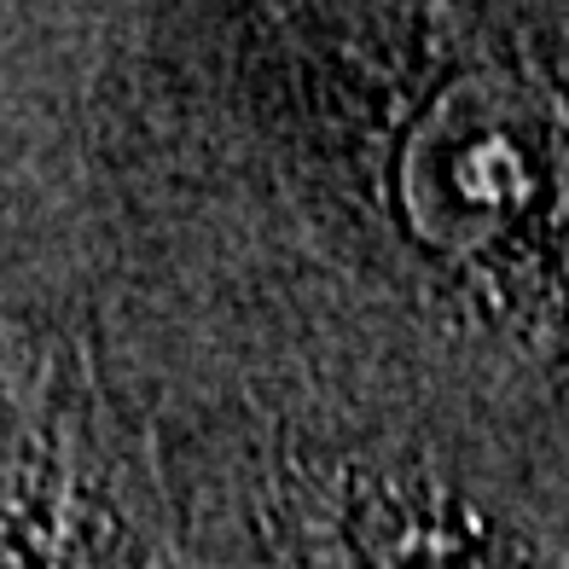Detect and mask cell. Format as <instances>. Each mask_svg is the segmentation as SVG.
<instances>
[{"label":"cell","instance_id":"obj_1","mask_svg":"<svg viewBox=\"0 0 569 569\" xmlns=\"http://www.w3.org/2000/svg\"><path fill=\"white\" fill-rule=\"evenodd\" d=\"M0 569H134L88 367L0 331Z\"/></svg>","mask_w":569,"mask_h":569},{"label":"cell","instance_id":"obj_2","mask_svg":"<svg viewBox=\"0 0 569 569\" xmlns=\"http://www.w3.org/2000/svg\"><path fill=\"white\" fill-rule=\"evenodd\" d=\"M279 569H529L482 529L412 506L383 482L302 488L279 517Z\"/></svg>","mask_w":569,"mask_h":569}]
</instances>
